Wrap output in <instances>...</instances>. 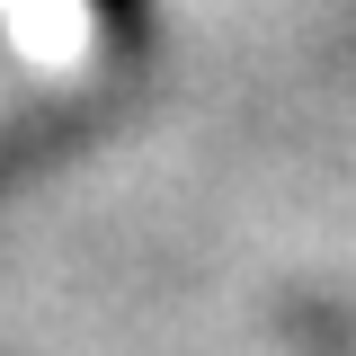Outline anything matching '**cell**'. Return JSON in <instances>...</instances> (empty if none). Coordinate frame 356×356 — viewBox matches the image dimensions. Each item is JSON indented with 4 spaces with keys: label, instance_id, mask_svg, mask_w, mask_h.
<instances>
[{
    "label": "cell",
    "instance_id": "obj_1",
    "mask_svg": "<svg viewBox=\"0 0 356 356\" xmlns=\"http://www.w3.org/2000/svg\"><path fill=\"white\" fill-rule=\"evenodd\" d=\"M0 44L36 81H81L98 54V0H0Z\"/></svg>",
    "mask_w": 356,
    "mask_h": 356
}]
</instances>
